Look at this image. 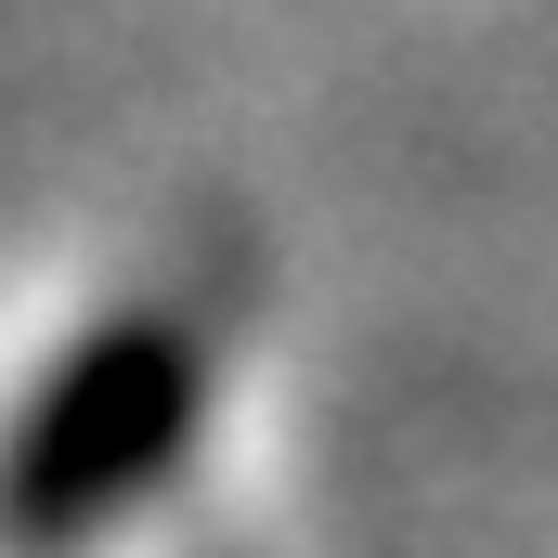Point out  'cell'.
Here are the masks:
<instances>
[{"instance_id":"6da1fadb","label":"cell","mask_w":558,"mask_h":558,"mask_svg":"<svg viewBox=\"0 0 558 558\" xmlns=\"http://www.w3.org/2000/svg\"><path fill=\"white\" fill-rule=\"evenodd\" d=\"M208 403V338L182 312H118L105 338H78V364L26 403L0 454V546H78L131 507L143 481L182 468Z\"/></svg>"}]
</instances>
